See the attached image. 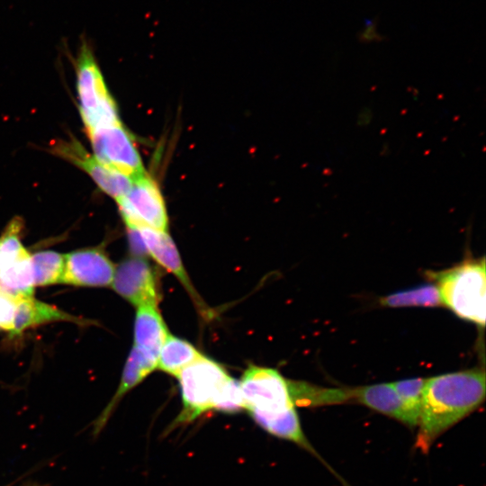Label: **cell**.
I'll use <instances>...</instances> for the list:
<instances>
[{
	"label": "cell",
	"instance_id": "cell-1",
	"mask_svg": "<svg viewBox=\"0 0 486 486\" xmlns=\"http://www.w3.org/2000/svg\"><path fill=\"white\" fill-rule=\"evenodd\" d=\"M485 398V372L466 370L427 379L415 447L427 453L446 431L474 411Z\"/></svg>",
	"mask_w": 486,
	"mask_h": 486
},
{
	"label": "cell",
	"instance_id": "cell-2",
	"mask_svg": "<svg viewBox=\"0 0 486 486\" xmlns=\"http://www.w3.org/2000/svg\"><path fill=\"white\" fill-rule=\"evenodd\" d=\"M239 385L244 410L258 426L320 459L302 428L289 380L274 369L250 365L244 372ZM320 461L327 464L322 458Z\"/></svg>",
	"mask_w": 486,
	"mask_h": 486
},
{
	"label": "cell",
	"instance_id": "cell-3",
	"mask_svg": "<svg viewBox=\"0 0 486 486\" xmlns=\"http://www.w3.org/2000/svg\"><path fill=\"white\" fill-rule=\"evenodd\" d=\"M183 408L173 427L193 422L209 410L234 414L244 410L239 382L217 362L201 356L176 376Z\"/></svg>",
	"mask_w": 486,
	"mask_h": 486
},
{
	"label": "cell",
	"instance_id": "cell-4",
	"mask_svg": "<svg viewBox=\"0 0 486 486\" xmlns=\"http://www.w3.org/2000/svg\"><path fill=\"white\" fill-rule=\"evenodd\" d=\"M485 258L468 260L449 269L431 273L442 304L462 319L485 325Z\"/></svg>",
	"mask_w": 486,
	"mask_h": 486
},
{
	"label": "cell",
	"instance_id": "cell-5",
	"mask_svg": "<svg viewBox=\"0 0 486 486\" xmlns=\"http://www.w3.org/2000/svg\"><path fill=\"white\" fill-rule=\"evenodd\" d=\"M76 87L80 113L86 130L121 123L116 104L86 43L81 46L76 59Z\"/></svg>",
	"mask_w": 486,
	"mask_h": 486
},
{
	"label": "cell",
	"instance_id": "cell-6",
	"mask_svg": "<svg viewBox=\"0 0 486 486\" xmlns=\"http://www.w3.org/2000/svg\"><path fill=\"white\" fill-rule=\"evenodd\" d=\"M22 220L14 219L0 236V287L17 298L32 296V258L21 241Z\"/></svg>",
	"mask_w": 486,
	"mask_h": 486
},
{
	"label": "cell",
	"instance_id": "cell-7",
	"mask_svg": "<svg viewBox=\"0 0 486 486\" xmlns=\"http://www.w3.org/2000/svg\"><path fill=\"white\" fill-rule=\"evenodd\" d=\"M116 201L128 229L167 230L168 217L162 194L147 174L134 179L129 192Z\"/></svg>",
	"mask_w": 486,
	"mask_h": 486
},
{
	"label": "cell",
	"instance_id": "cell-8",
	"mask_svg": "<svg viewBox=\"0 0 486 486\" xmlns=\"http://www.w3.org/2000/svg\"><path fill=\"white\" fill-rule=\"evenodd\" d=\"M94 157L104 165L130 177L145 175L140 156L122 123L86 130Z\"/></svg>",
	"mask_w": 486,
	"mask_h": 486
},
{
	"label": "cell",
	"instance_id": "cell-9",
	"mask_svg": "<svg viewBox=\"0 0 486 486\" xmlns=\"http://www.w3.org/2000/svg\"><path fill=\"white\" fill-rule=\"evenodd\" d=\"M113 290L131 304L155 305L160 300L158 278L151 265L140 256L122 261L114 270Z\"/></svg>",
	"mask_w": 486,
	"mask_h": 486
},
{
	"label": "cell",
	"instance_id": "cell-10",
	"mask_svg": "<svg viewBox=\"0 0 486 486\" xmlns=\"http://www.w3.org/2000/svg\"><path fill=\"white\" fill-rule=\"evenodd\" d=\"M115 267L103 249H78L65 255L61 283L76 286L112 284Z\"/></svg>",
	"mask_w": 486,
	"mask_h": 486
},
{
	"label": "cell",
	"instance_id": "cell-11",
	"mask_svg": "<svg viewBox=\"0 0 486 486\" xmlns=\"http://www.w3.org/2000/svg\"><path fill=\"white\" fill-rule=\"evenodd\" d=\"M54 149L57 154L86 172L102 191L115 200L124 196L130 189L133 182L130 177L102 164L77 141H61Z\"/></svg>",
	"mask_w": 486,
	"mask_h": 486
},
{
	"label": "cell",
	"instance_id": "cell-12",
	"mask_svg": "<svg viewBox=\"0 0 486 486\" xmlns=\"http://www.w3.org/2000/svg\"><path fill=\"white\" fill-rule=\"evenodd\" d=\"M168 335L166 326L155 305L138 307L134 322V346L157 366L160 349Z\"/></svg>",
	"mask_w": 486,
	"mask_h": 486
},
{
	"label": "cell",
	"instance_id": "cell-13",
	"mask_svg": "<svg viewBox=\"0 0 486 486\" xmlns=\"http://www.w3.org/2000/svg\"><path fill=\"white\" fill-rule=\"evenodd\" d=\"M136 230L141 237L147 254H149L160 266L174 274L191 295L199 302L184 270L178 250L166 231L148 228Z\"/></svg>",
	"mask_w": 486,
	"mask_h": 486
},
{
	"label": "cell",
	"instance_id": "cell-14",
	"mask_svg": "<svg viewBox=\"0 0 486 486\" xmlns=\"http://www.w3.org/2000/svg\"><path fill=\"white\" fill-rule=\"evenodd\" d=\"M157 366L132 347L115 394L93 424V436H98L106 426L122 398L151 373Z\"/></svg>",
	"mask_w": 486,
	"mask_h": 486
},
{
	"label": "cell",
	"instance_id": "cell-15",
	"mask_svg": "<svg viewBox=\"0 0 486 486\" xmlns=\"http://www.w3.org/2000/svg\"><path fill=\"white\" fill-rule=\"evenodd\" d=\"M351 401L407 424L402 402L392 383L350 388Z\"/></svg>",
	"mask_w": 486,
	"mask_h": 486
},
{
	"label": "cell",
	"instance_id": "cell-16",
	"mask_svg": "<svg viewBox=\"0 0 486 486\" xmlns=\"http://www.w3.org/2000/svg\"><path fill=\"white\" fill-rule=\"evenodd\" d=\"M56 320H73L76 319L58 308L39 302L31 297L18 298L12 335H20L26 328Z\"/></svg>",
	"mask_w": 486,
	"mask_h": 486
},
{
	"label": "cell",
	"instance_id": "cell-17",
	"mask_svg": "<svg viewBox=\"0 0 486 486\" xmlns=\"http://www.w3.org/2000/svg\"><path fill=\"white\" fill-rule=\"evenodd\" d=\"M201 356L192 344L168 334L160 349L157 367L176 377L184 367Z\"/></svg>",
	"mask_w": 486,
	"mask_h": 486
},
{
	"label": "cell",
	"instance_id": "cell-18",
	"mask_svg": "<svg viewBox=\"0 0 486 486\" xmlns=\"http://www.w3.org/2000/svg\"><path fill=\"white\" fill-rule=\"evenodd\" d=\"M34 286H45L61 283L65 256L51 250L39 251L31 255Z\"/></svg>",
	"mask_w": 486,
	"mask_h": 486
},
{
	"label": "cell",
	"instance_id": "cell-19",
	"mask_svg": "<svg viewBox=\"0 0 486 486\" xmlns=\"http://www.w3.org/2000/svg\"><path fill=\"white\" fill-rule=\"evenodd\" d=\"M385 307H435L442 305L439 290L436 284H425L417 288L397 292L380 299Z\"/></svg>",
	"mask_w": 486,
	"mask_h": 486
},
{
	"label": "cell",
	"instance_id": "cell-20",
	"mask_svg": "<svg viewBox=\"0 0 486 486\" xmlns=\"http://www.w3.org/2000/svg\"><path fill=\"white\" fill-rule=\"evenodd\" d=\"M426 380L413 378L392 382L402 402L407 419L406 426L410 428L418 425Z\"/></svg>",
	"mask_w": 486,
	"mask_h": 486
},
{
	"label": "cell",
	"instance_id": "cell-21",
	"mask_svg": "<svg viewBox=\"0 0 486 486\" xmlns=\"http://www.w3.org/2000/svg\"><path fill=\"white\" fill-rule=\"evenodd\" d=\"M18 298L0 291V329L13 330L14 320Z\"/></svg>",
	"mask_w": 486,
	"mask_h": 486
},
{
	"label": "cell",
	"instance_id": "cell-22",
	"mask_svg": "<svg viewBox=\"0 0 486 486\" xmlns=\"http://www.w3.org/2000/svg\"><path fill=\"white\" fill-rule=\"evenodd\" d=\"M358 39L364 43L380 41L383 39V37L377 32L376 20H364V28L358 33Z\"/></svg>",
	"mask_w": 486,
	"mask_h": 486
}]
</instances>
